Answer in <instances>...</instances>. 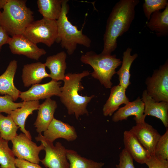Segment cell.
Instances as JSON below:
<instances>
[{
    "mask_svg": "<svg viewBox=\"0 0 168 168\" xmlns=\"http://www.w3.org/2000/svg\"><path fill=\"white\" fill-rule=\"evenodd\" d=\"M138 0H120L116 3L107 19L101 53L110 54L117 47L118 37L127 31L134 19Z\"/></svg>",
    "mask_w": 168,
    "mask_h": 168,
    "instance_id": "1",
    "label": "cell"
},
{
    "mask_svg": "<svg viewBox=\"0 0 168 168\" xmlns=\"http://www.w3.org/2000/svg\"><path fill=\"white\" fill-rule=\"evenodd\" d=\"M90 74L87 70L80 73H68L65 74L63 80L64 85L61 87L59 96L60 100L66 107L68 114H74L77 119L81 115H89L87 106L95 96L93 95L82 96L79 93L84 88L81 82L82 79Z\"/></svg>",
    "mask_w": 168,
    "mask_h": 168,
    "instance_id": "2",
    "label": "cell"
},
{
    "mask_svg": "<svg viewBox=\"0 0 168 168\" xmlns=\"http://www.w3.org/2000/svg\"><path fill=\"white\" fill-rule=\"evenodd\" d=\"M26 1L8 0L0 11V26L9 35L22 34L34 21L33 12L26 5Z\"/></svg>",
    "mask_w": 168,
    "mask_h": 168,
    "instance_id": "3",
    "label": "cell"
},
{
    "mask_svg": "<svg viewBox=\"0 0 168 168\" xmlns=\"http://www.w3.org/2000/svg\"><path fill=\"white\" fill-rule=\"evenodd\" d=\"M68 0H63L61 15L57 20L58 36L56 42L60 43L62 48L67 50L69 55L72 54L77 44L89 48L91 40L69 21L67 15L69 10Z\"/></svg>",
    "mask_w": 168,
    "mask_h": 168,
    "instance_id": "4",
    "label": "cell"
},
{
    "mask_svg": "<svg viewBox=\"0 0 168 168\" xmlns=\"http://www.w3.org/2000/svg\"><path fill=\"white\" fill-rule=\"evenodd\" d=\"M80 60L92 68L93 71L91 74L93 77L98 80L105 88L112 87V77L116 73V69L122 63L120 58H116L115 54H97L91 51L82 54Z\"/></svg>",
    "mask_w": 168,
    "mask_h": 168,
    "instance_id": "5",
    "label": "cell"
},
{
    "mask_svg": "<svg viewBox=\"0 0 168 168\" xmlns=\"http://www.w3.org/2000/svg\"><path fill=\"white\" fill-rule=\"evenodd\" d=\"M22 35L36 44L41 43L50 47L56 42L58 36L57 21L44 18L34 21L26 28Z\"/></svg>",
    "mask_w": 168,
    "mask_h": 168,
    "instance_id": "6",
    "label": "cell"
},
{
    "mask_svg": "<svg viewBox=\"0 0 168 168\" xmlns=\"http://www.w3.org/2000/svg\"><path fill=\"white\" fill-rule=\"evenodd\" d=\"M148 94L157 102H168V61L154 71L147 79Z\"/></svg>",
    "mask_w": 168,
    "mask_h": 168,
    "instance_id": "7",
    "label": "cell"
},
{
    "mask_svg": "<svg viewBox=\"0 0 168 168\" xmlns=\"http://www.w3.org/2000/svg\"><path fill=\"white\" fill-rule=\"evenodd\" d=\"M35 139L44 145L45 155L40 161L46 168H69V163L66 156L67 149L61 143L57 142L54 146L53 142L46 139L41 133L39 134Z\"/></svg>",
    "mask_w": 168,
    "mask_h": 168,
    "instance_id": "8",
    "label": "cell"
},
{
    "mask_svg": "<svg viewBox=\"0 0 168 168\" xmlns=\"http://www.w3.org/2000/svg\"><path fill=\"white\" fill-rule=\"evenodd\" d=\"M12 144V151L17 158L39 164L40 160L39 157L40 152L44 150L42 142L39 146L30 139L25 134H17L11 141Z\"/></svg>",
    "mask_w": 168,
    "mask_h": 168,
    "instance_id": "9",
    "label": "cell"
},
{
    "mask_svg": "<svg viewBox=\"0 0 168 168\" xmlns=\"http://www.w3.org/2000/svg\"><path fill=\"white\" fill-rule=\"evenodd\" d=\"M61 82L51 80L43 84L33 85L29 89L21 92L19 98L23 101L39 100L50 98L53 96H59L61 92Z\"/></svg>",
    "mask_w": 168,
    "mask_h": 168,
    "instance_id": "10",
    "label": "cell"
},
{
    "mask_svg": "<svg viewBox=\"0 0 168 168\" xmlns=\"http://www.w3.org/2000/svg\"><path fill=\"white\" fill-rule=\"evenodd\" d=\"M8 44L13 54L23 55L37 60L46 53L44 49L39 48L22 34L11 37Z\"/></svg>",
    "mask_w": 168,
    "mask_h": 168,
    "instance_id": "11",
    "label": "cell"
},
{
    "mask_svg": "<svg viewBox=\"0 0 168 168\" xmlns=\"http://www.w3.org/2000/svg\"><path fill=\"white\" fill-rule=\"evenodd\" d=\"M129 131L150 153L153 154L161 135L152 126L145 122L136 123Z\"/></svg>",
    "mask_w": 168,
    "mask_h": 168,
    "instance_id": "12",
    "label": "cell"
},
{
    "mask_svg": "<svg viewBox=\"0 0 168 168\" xmlns=\"http://www.w3.org/2000/svg\"><path fill=\"white\" fill-rule=\"evenodd\" d=\"M43 136L47 140L53 143L58 138H63L70 142L75 140L77 137L73 126L55 118L44 132Z\"/></svg>",
    "mask_w": 168,
    "mask_h": 168,
    "instance_id": "13",
    "label": "cell"
},
{
    "mask_svg": "<svg viewBox=\"0 0 168 168\" xmlns=\"http://www.w3.org/2000/svg\"><path fill=\"white\" fill-rule=\"evenodd\" d=\"M141 99L144 106V114L155 117L160 119L165 127H168V102H157L149 95L146 90L142 94Z\"/></svg>",
    "mask_w": 168,
    "mask_h": 168,
    "instance_id": "14",
    "label": "cell"
},
{
    "mask_svg": "<svg viewBox=\"0 0 168 168\" xmlns=\"http://www.w3.org/2000/svg\"><path fill=\"white\" fill-rule=\"evenodd\" d=\"M144 104L140 97L132 102H129L122 107L119 108L114 113L112 117V120L115 122L127 120L130 116L134 115L136 123L144 122L146 116L144 114Z\"/></svg>",
    "mask_w": 168,
    "mask_h": 168,
    "instance_id": "15",
    "label": "cell"
},
{
    "mask_svg": "<svg viewBox=\"0 0 168 168\" xmlns=\"http://www.w3.org/2000/svg\"><path fill=\"white\" fill-rule=\"evenodd\" d=\"M124 148L136 162L142 164L150 159L151 154L141 144L135 136L129 130L124 133Z\"/></svg>",
    "mask_w": 168,
    "mask_h": 168,
    "instance_id": "16",
    "label": "cell"
},
{
    "mask_svg": "<svg viewBox=\"0 0 168 168\" xmlns=\"http://www.w3.org/2000/svg\"><path fill=\"white\" fill-rule=\"evenodd\" d=\"M57 107L55 101L50 98L46 99L40 104L38 109V114L34 125L39 134L47 129L54 118V114Z\"/></svg>",
    "mask_w": 168,
    "mask_h": 168,
    "instance_id": "17",
    "label": "cell"
},
{
    "mask_svg": "<svg viewBox=\"0 0 168 168\" xmlns=\"http://www.w3.org/2000/svg\"><path fill=\"white\" fill-rule=\"evenodd\" d=\"M17 61H10L5 72L0 76V94L12 96L15 101L19 97L21 91L15 86L14 78L17 68Z\"/></svg>",
    "mask_w": 168,
    "mask_h": 168,
    "instance_id": "18",
    "label": "cell"
},
{
    "mask_svg": "<svg viewBox=\"0 0 168 168\" xmlns=\"http://www.w3.org/2000/svg\"><path fill=\"white\" fill-rule=\"evenodd\" d=\"M46 67L44 63L40 62L25 65L21 75L24 86L28 87L39 84L44 78L50 77L46 71Z\"/></svg>",
    "mask_w": 168,
    "mask_h": 168,
    "instance_id": "19",
    "label": "cell"
},
{
    "mask_svg": "<svg viewBox=\"0 0 168 168\" xmlns=\"http://www.w3.org/2000/svg\"><path fill=\"white\" fill-rule=\"evenodd\" d=\"M40 105L39 100L24 101L21 107L12 111L9 114L23 133L31 140L30 134L25 128V122L28 116L32 114L34 111L38 110Z\"/></svg>",
    "mask_w": 168,
    "mask_h": 168,
    "instance_id": "20",
    "label": "cell"
},
{
    "mask_svg": "<svg viewBox=\"0 0 168 168\" xmlns=\"http://www.w3.org/2000/svg\"><path fill=\"white\" fill-rule=\"evenodd\" d=\"M125 92L126 89L119 85L111 88L110 96L103 108L105 116H111L121 105L130 102Z\"/></svg>",
    "mask_w": 168,
    "mask_h": 168,
    "instance_id": "21",
    "label": "cell"
},
{
    "mask_svg": "<svg viewBox=\"0 0 168 168\" xmlns=\"http://www.w3.org/2000/svg\"><path fill=\"white\" fill-rule=\"evenodd\" d=\"M66 58V53L63 51L47 58L44 63L50 71L49 75L52 80H63L67 68Z\"/></svg>",
    "mask_w": 168,
    "mask_h": 168,
    "instance_id": "22",
    "label": "cell"
},
{
    "mask_svg": "<svg viewBox=\"0 0 168 168\" xmlns=\"http://www.w3.org/2000/svg\"><path fill=\"white\" fill-rule=\"evenodd\" d=\"M149 21L147 23V27L154 32L157 36H166L168 34V4L162 12L159 11L153 13Z\"/></svg>",
    "mask_w": 168,
    "mask_h": 168,
    "instance_id": "23",
    "label": "cell"
},
{
    "mask_svg": "<svg viewBox=\"0 0 168 168\" xmlns=\"http://www.w3.org/2000/svg\"><path fill=\"white\" fill-rule=\"evenodd\" d=\"M132 49L128 48L123 54L122 66L116 73L119 76V85L126 89L131 84L130 68L133 61L138 57L137 54L131 55Z\"/></svg>",
    "mask_w": 168,
    "mask_h": 168,
    "instance_id": "24",
    "label": "cell"
},
{
    "mask_svg": "<svg viewBox=\"0 0 168 168\" xmlns=\"http://www.w3.org/2000/svg\"><path fill=\"white\" fill-rule=\"evenodd\" d=\"M63 0H38V11L43 18L57 21L62 10Z\"/></svg>",
    "mask_w": 168,
    "mask_h": 168,
    "instance_id": "25",
    "label": "cell"
},
{
    "mask_svg": "<svg viewBox=\"0 0 168 168\" xmlns=\"http://www.w3.org/2000/svg\"><path fill=\"white\" fill-rule=\"evenodd\" d=\"M66 156L69 162V168H102L104 163L83 157L76 151L67 149Z\"/></svg>",
    "mask_w": 168,
    "mask_h": 168,
    "instance_id": "26",
    "label": "cell"
},
{
    "mask_svg": "<svg viewBox=\"0 0 168 168\" xmlns=\"http://www.w3.org/2000/svg\"><path fill=\"white\" fill-rule=\"evenodd\" d=\"M19 127L9 114L5 116L0 113V137L7 141H11L16 136Z\"/></svg>",
    "mask_w": 168,
    "mask_h": 168,
    "instance_id": "27",
    "label": "cell"
},
{
    "mask_svg": "<svg viewBox=\"0 0 168 168\" xmlns=\"http://www.w3.org/2000/svg\"><path fill=\"white\" fill-rule=\"evenodd\" d=\"M8 141L0 137V165L1 168H15V158L9 147Z\"/></svg>",
    "mask_w": 168,
    "mask_h": 168,
    "instance_id": "28",
    "label": "cell"
},
{
    "mask_svg": "<svg viewBox=\"0 0 168 168\" xmlns=\"http://www.w3.org/2000/svg\"><path fill=\"white\" fill-rule=\"evenodd\" d=\"M168 4L167 0H145L142 7L147 20L150 19L153 13L165 9Z\"/></svg>",
    "mask_w": 168,
    "mask_h": 168,
    "instance_id": "29",
    "label": "cell"
},
{
    "mask_svg": "<svg viewBox=\"0 0 168 168\" xmlns=\"http://www.w3.org/2000/svg\"><path fill=\"white\" fill-rule=\"evenodd\" d=\"M24 101L15 102L12 97L9 95L0 96V113L4 112L9 114L12 111L21 107Z\"/></svg>",
    "mask_w": 168,
    "mask_h": 168,
    "instance_id": "30",
    "label": "cell"
},
{
    "mask_svg": "<svg viewBox=\"0 0 168 168\" xmlns=\"http://www.w3.org/2000/svg\"><path fill=\"white\" fill-rule=\"evenodd\" d=\"M155 155L168 160V129L161 136L155 147L154 153ZM153 155V154H152Z\"/></svg>",
    "mask_w": 168,
    "mask_h": 168,
    "instance_id": "31",
    "label": "cell"
},
{
    "mask_svg": "<svg viewBox=\"0 0 168 168\" xmlns=\"http://www.w3.org/2000/svg\"><path fill=\"white\" fill-rule=\"evenodd\" d=\"M116 166V168H135L133 159L125 148L120 152L119 163Z\"/></svg>",
    "mask_w": 168,
    "mask_h": 168,
    "instance_id": "32",
    "label": "cell"
},
{
    "mask_svg": "<svg viewBox=\"0 0 168 168\" xmlns=\"http://www.w3.org/2000/svg\"><path fill=\"white\" fill-rule=\"evenodd\" d=\"M148 168H168V160L154 154L146 163Z\"/></svg>",
    "mask_w": 168,
    "mask_h": 168,
    "instance_id": "33",
    "label": "cell"
},
{
    "mask_svg": "<svg viewBox=\"0 0 168 168\" xmlns=\"http://www.w3.org/2000/svg\"><path fill=\"white\" fill-rule=\"evenodd\" d=\"M15 166L17 168H43L39 164L16 158Z\"/></svg>",
    "mask_w": 168,
    "mask_h": 168,
    "instance_id": "34",
    "label": "cell"
},
{
    "mask_svg": "<svg viewBox=\"0 0 168 168\" xmlns=\"http://www.w3.org/2000/svg\"><path fill=\"white\" fill-rule=\"evenodd\" d=\"M11 37L6 31L0 26V52L2 46L6 44H8Z\"/></svg>",
    "mask_w": 168,
    "mask_h": 168,
    "instance_id": "35",
    "label": "cell"
},
{
    "mask_svg": "<svg viewBox=\"0 0 168 168\" xmlns=\"http://www.w3.org/2000/svg\"><path fill=\"white\" fill-rule=\"evenodd\" d=\"M8 0H0V11L3 9L4 6L7 2Z\"/></svg>",
    "mask_w": 168,
    "mask_h": 168,
    "instance_id": "36",
    "label": "cell"
},
{
    "mask_svg": "<svg viewBox=\"0 0 168 168\" xmlns=\"http://www.w3.org/2000/svg\"><path fill=\"white\" fill-rule=\"evenodd\" d=\"M15 168H17L16 167Z\"/></svg>",
    "mask_w": 168,
    "mask_h": 168,
    "instance_id": "37",
    "label": "cell"
}]
</instances>
